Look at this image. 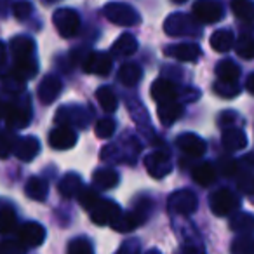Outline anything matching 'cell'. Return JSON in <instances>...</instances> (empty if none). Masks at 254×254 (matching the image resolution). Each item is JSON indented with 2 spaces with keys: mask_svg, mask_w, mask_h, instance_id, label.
<instances>
[{
  "mask_svg": "<svg viewBox=\"0 0 254 254\" xmlns=\"http://www.w3.org/2000/svg\"><path fill=\"white\" fill-rule=\"evenodd\" d=\"M4 120L7 129H12V131H19V129L28 127L30 120H32V106H30L28 96H21V98L5 105Z\"/></svg>",
  "mask_w": 254,
  "mask_h": 254,
  "instance_id": "6da1fadb",
  "label": "cell"
},
{
  "mask_svg": "<svg viewBox=\"0 0 254 254\" xmlns=\"http://www.w3.org/2000/svg\"><path fill=\"white\" fill-rule=\"evenodd\" d=\"M164 32L169 37H198L202 33V28L193 16L174 12L164 21Z\"/></svg>",
  "mask_w": 254,
  "mask_h": 254,
  "instance_id": "7a4b0ae2",
  "label": "cell"
},
{
  "mask_svg": "<svg viewBox=\"0 0 254 254\" xmlns=\"http://www.w3.org/2000/svg\"><path fill=\"white\" fill-rule=\"evenodd\" d=\"M103 14L108 21L119 26H134L139 23V14L134 7L122 2H108L103 7Z\"/></svg>",
  "mask_w": 254,
  "mask_h": 254,
  "instance_id": "3957f363",
  "label": "cell"
},
{
  "mask_svg": "<svg viewBox=\"0 0 254 254\" xmlns=\"http://www.w3.org/2000/svg\"><path fill=\"white\" fill-rule=\"evenodd\" d=\"M53 23L58 33L64 39H71L80 30V18L73 9H58L53 14Z\"/></svg>",
  "mask_w": 254,
  "mask_h": 254,
  "instance_id": "277c9868",
  "label": "cell"
},
{
  "mask_svg": "<svg viewBox=\"0 0 254 254\" xmlns=\"http://www.w3.org/2000/svg\"><path fill=\"white\" fill-rule=\"evenodd\" d=\"M191 12L198 23H216L225 16V9L218 0H197Z\"/></svg>",
  "mask_w": 254,
  "mask_h": 254,
  "instance_id": "5b68a950",
  "label": "cell"
},
{
  "mask_svg": "<svg viewBox=\"0 0 254 254\" xmlns=\"http://www.w3.org/2000/svg\"><path fill=\"white\" fill-rule=\"evenodd\" d=\"M145 167L152 178H166L173 171V159L166 150H157L145 157Z\"/></svg>",
  "mask_w": 254,
  "mask_h": 254,
  "instance_id": "8992f818",
  "label": "cell"
},
{
  "mask_svg": "<svg viewBox=\"0 0 254 254\" xmlns=\"http://www.w3.org/2000/svg\"><path fill=\"white\" fill-rule=\"evenodd\" d=\"M89 115L82 106L70 105V106H61L56 112V124L60 126L75 127V129H84L87 126Z\"/></svg>",
  "mask_w": 254,
  "mask_h": 254,
  "instance_id": "52a82bcc",
  "label": "cell"
},
{
  "mask_svg": "<svg viewBox=\"0 0 254 254\" xmlns=\"http://www.w3.org/2000/svg\"><path fill=\"white\" fill-rule=\"evenodd\" d=\"M239 197L230 190H218L211 195V211L216 216H228L239 209Z\"/></svg>",
  "mask_w": 254,
  "mask_h": 254,
  "instance_id": "ba28073f",
  "label": "cell"
},
{
  "mask_svg": "<svg viewBox=\"0 0 254 254\" xmlns=\"http://www.w3.org/2000/svg\"><path fill=\"white\" fill-rule=\"evenodd\" d=\"M18 240L26 247H39L46 240V228L37 221H26L18 228Z\"/></svg>",
  "mask_w": 254,
  "mask_h": 254,
  "instance_id": "9c48e42d",
  "label": "cell"
},
{
  "mask_svg": "<svg viewBox=\"0 0 254 254\" xmlns=\"http://www.w3.org/2000/svg\"><path fill=\"white\" fill-rule=\"evenodd\" d=\"M120 205L112 200H99L94 207L91 209V219L94 225L105 226L112 225L117 218L120 216Z\"/></svg>",
  "mask_w": 254,
  "mask_h": 254,
  "instance_id": "30bf717a",
  "label": "cell"
},
{
  "mask_svg": "<svg viewBox=\"0 0 254 254\" xmlns=\"http://www.w3.org/2000/svg\"><path fill=\"white\" fill-rule=\"evenodd\" d=\"M197 195L190 190H178L169 197V209L178 214H191L197 211Z\"/></svg>",
  "mask_w": 254,
  "mask_h": 254,
  "instance_id": "8fae6325",
  "label": "cell"
},
{
  "mask_svg": "<svg viewBox=\"0 0 254 254\" xmlns=\"http://www.w3.org/2000/svg\"><path fill=\"white\" fill-rule=\"evenodd\" d=\"M78 136L73 131V127L68 126H58L56 129L49 132V145L54 150H70L75 146Z\"/></svg>",
  "mask_w": 254,
  "mask_h": 254,
  "instance_id": "7c38bea8",
  "label": "cell"
},
{
  "mask_svg": "<svg viewBox=\"0 0 254 254\" xmlns=\"http://www.w3.org/2000/svg\"><path fill=\"white\" fill-rule=\"evenodd\" d=\"M61 89H63V82L56 77V75H47L42 78V82L39 84L37 89V96H39L40 103L44 105H51L58 99V96L61 94Z\"/></svg>",
  "mask_w": 254,
  "mask_h": 254,
  "instance_id": "4fadbf2b",
  "label": "cell"
},
{
  "mask_svg": "<svg viewBox=\"0 0 254 254\" xmlns=\"http://www.w3.org/2000/svg\"><path fill=\"white\" fill-rule=\"evenodd\" d=\"M40 152V143L37 138L33 136H23V138H18L14 141V148H12V153L16 155V159H19L21 162H30L33 160Z\"/></svg>",
  "mask_w": 254,
  "mask_h": 254,
  "instance_id": "5bb4252c",
  "label": "cell"
},
{
  "mask_svg": "<svg viewBox=\"0 0 254 254\" xmlns=\"http://www.w3.org/2000/svg\"><path fill=\"white\" fill-rule=\"evenodd\" d=\"M112 56L106 53L94 51L84 61V71L92 75H108L112 71Z\"/></svg>",
  "mask_w": 254,
  "mask_h": 254,
  "instance_id": "9a60e30c",
  "label": "cell"
},
{
  "mask_svg": "<svg viewBox=\"0 0 254 254\" xmlns=\"http://www.w3.org/2000/svg\"><path fill=\"white\" fill-rule=\"evenodd\" d=\"M166 56H171L178 61H187V63H193L200 56V47L193 42H183V44H174L164 49Z\"/></svg>",
  "mask_w": 254,
  "mask_h": 254,
  "instance_id": "2e32d148",
  "label": "cell"
},
{
  "mask_svg": "<svg viewBox=\"0 0 254 254\" xmlns=\"http://www.w3.org/2000/svg\"><path fill=\"white\" fill-rule=\"evenodd\" d=\"M178 148L190 157H202L205 153V141L193 132H185L176 138Z\"/></svg>",
  "mask_w": 254,
  "mask_h": 254,
  "instance_id": "e0dca14e",
  "label": "cell"
},
{
  "mask_svg": "<svg viewBox=\"0 0 254 254\" xmlns=\"http://www.w3.org/2000/svg\"><path fill=\"white\" fill-rule=\"evenodd\" d=\"M143 221H145V214L136 209V211L120 212V216L110 226L119 233H129V232H132V230L138 228Z\"/></svg>",
  "mask_w": 254,
  "mask_h": 254,
  "instance_id": "ac0fdd59",
  "label": "cell"
},
{
  "mask_svg": "<svg viewBox=\"0 0 254 254\" xmlns=\"http://www.w3.org/2000/svg\"><path fill=\"white\" fill-rule=\"evenodd\" d=\"M150 94L155 99L157 103H166V101H174L180 94L178 87L167 78H157L152 84V89H150Z\"/></svg>",
  "mask_w": 254,
  "mask_h": 254,
  "instance_id": "d6986e66",
  "label": "cell"
},
{
  "mask_svg": "<svg viewBox=\"0 0 254 254\" xmlns=\"http://www.w3.org/2000/svg\"><path fill=\"white\" fill-rule=\"evenodd\" d=\"M181 113H183V105L178 103L176 99H174V101L159 103V106H157L159 120H160V124L166 127L173 126V124L181 117Z\"/></svg>",
  "mask_w": 254,
  "mask_h": 254,
  "instance_id": "ffe728a7",
  "label": "cell"
},
{
  "mask_svg": "<svg viewBox=\"0 0 254 254\" xmlns=\"http://www.w3.org/2000/svg\"><path fill=\"white\" fill-rule=\"evenodd\" d=\"M11 53H12L14 61L33 58V53H35V42L26 35H18L11 40Z\"/></svg>",
  "mask_w": 254,
  "mask_h": 254,
  "instance_id": "44dd1931",
  "label": "cell"
},
{
  "mask_svg": "<svg viewBox=\"0 0 254 254\" xmlns=\"http://www.w3.org/2000/svg\"><path fill=\"white\" fill-rule=\"evenodd\" d=\"M221 143L228 152H239L247 145V138L244 131H240L237 127H225V131L221 134Z\"/></svg>",
  "mask_w": 254,
  "mask_h": 254,
  "instance_id": "7402d4cb",
  "label": "cell"
},
{
  "mask_svg": "<svg viewBox=\"0 0 254 254\" xmlns=\"http://www.w3.org/2000/svg\"><path fill=\"white\" fill-rule=\"evenodd\" d=\"M138 51V40L131 33H122L112 47V54L117 58H127Z\"/></svg>",
  "mask_w": 254,
  "mask_h": 254,
  "instance_id": "603a6c76",
  "label": "cell"
},
{
  "mask_svg": "<svg viewBox=\"0 0 254 254\" xmlns=\"http://www.w3.org/2000/svg\"><path fill=\"white\" fill-rule=\"evenodd\" d=\"M82 178L75 173H68L66 176L61 178L60 185H58V191L61 197L64 198H73L75 195H78V191L82 190Z\"/></svg>",
  "mask_w": 254,
  "mask_h": 254,
  "instance_id": "cb8c5ba5",
  "label": "cell"
},
{
  "mask_svg": "<svg viewBox=\"0 0 254 254\" xmlns=\"http://www.w3.org/2000/svg\"><path fill=\"white\" fill-rule=\"evenodd\" d=\"M25 193L28 195L32 200H37V202H42L47 198V195H49V185H47L46 180H42V178H30L28 181H26L25 185Z\"/></svg>",
  "mask_w": 254,
  "mask_h": 254,
  "instance_id": "d4e9b609",
  "label": "cell"
},
{
  "mask_svg": "<svg viewBox=\"0 0 254 254\" xmlns=\"http://www.w3.org/2000/svg\"><path fill=\"white\" fill-rule=\"evenodd\" d=\"M230 228L240 235H253L254 232V216L249 212H237L230 219Z\"/></svg>",
  "mask_w": 254,
  "mask_h": 254,
  "instance_id": "484cf974",
  "label": "cell"
},
{
  "mask_svg": "<svg viewBox=\"0 0 254 254\" xmlns=\"http://www.w3.org/2000/svg\"><path fill=\"white\" fill-rule=\"evenodd\" d=\"M141 68H139V64L136 63H126L120 66L119 70V80L120 84H124L126 87H134V85L139 84V80H141Z\"/></svg>",
  "mask_w": 254,
  "mask_h": 254,
  "instance_id": "4316f807",
  "label": "cell"
},
{
  "mask_svg": "<svg viewBox=\"0 0 254 254\" xmlns=\"http://www.w3.org/2000/svg\"><path fill=\"white\" fill-rule=\"evenodd\" d=\"M232 11L237 19L246 25H254V4L253 0H232Z\"/></svg>",
  "mask_w": 254,
  "mask_h": 254,
  "instance_id": "83f0119b",
  "label": "cell"
},
{
  "mask_svg": "<svg viewBox=\"0 0 254 254\" xmlns=\"http://www.w3.org/2000/svg\"><path fill=\"white\" fill-rule=\"evenodd\" d=\"M235 46V37L230 30H218L211 37V47L216 53H228Z\"/></svg>",
  "mask_w": 254,
  "mask_h": 254,
  "instance_id": "f1b7e54d",
  "label": "cell"
},
{
  "mask_svg": "<svg viewBox=\"0 0 254 254\" xmlns=\"http://www.w3.org/2000/svg\"><path fill=\"white\" fill-rule=\"evenodd\" d=\"M195 183H198L200 187H209L211 183H214L216 180V169L212 164H198L197 167H193V173H191Z\"/></svg>",
  "mask_w": 254,
  "mask_h": 254,
  "instance_id": "f546056e",
  "label": "cell"
},
{
  "mask_svg": "<svg viewBox=\"0 0 254 254\" xmlns=\"http://www.w3.org/2000/svg\"><path fill=\"white\" fill-rule=\"evenodd\" d=\"M216 75L218 80L223 82H237L240 77V68L237 66V63H233L232 60H223L216 66Z\"/></svg>",
  "mask_w": 254,
  "mask_h": 254,
  "instance_id": "4dcf8cb0",
  "label": "cell"
},
{
  "mask_svg": "<svg viewBox=\"0 0 254 254\" xmlns=\"http://www.w3.org/2000/svg\"><path fill=\"white\" fill-rule=\"evenodd\" d=\"M92 183L101 190H110L119 183V174L113 169H98L92 174Z\"/></svg>",
  "mask_w": 254,
  "mask_h": 254,
  "instance_id": "1f68e13d",
  "label": "cell"
},
{
  "mask_svg": "<svg viewBox=\"0 0 254 254\" xmlns=\"http://www.w3.org/2000/svg\"><path fill=\"white\" fill-rule=\"evenodd\" d=\"M16 225H18V216H16L14 209L11 205L0 207V233L7 235V233L14 232Z\"/></svg>",
  "mask_w": 254,
  "mask_h": 254,
  "instance_id": "d6a6232c",
  "label": "cell"
},
{
  "mask_svg": "<svg viewBox=\"0 0 254 254\" xmlns=\"http://www.w3.org/2000/svg\"><path fill=\"white\" fill-rule=\"evenodd\" d=\"M96 99H98L99 106L103 108V112L106 113H113L117 112V106H119V101H117V96L113 94V91L110 87H99L96 91Z\"/></svg>",
  "mask_w": 254,
  "mask_h": 254,
  "instance_id": "836d02e7",
  "label": "cell"
},
{
  "mask_svg": "<svg viewBox=\"0 0 254 254\" xmlns=\"http://www.w3.org/2000/svg\"><path fill=\"white\" fill-rule=\"evenodd\" d=\"M37 70H39V66H37V61L33 60V58L16 61V63H14V68H12V71H14L16 75H19V77H21L23 80H28V78H33V77L37 75Z\"/></svg>",
  "mask_w": 254,
  "mask_h": 254,
  "instance_id": "e575fe53",
  "label": "cell"
},
{
  "mask_svg": "<svg viewBox=\"0 0 254 254\" xmlns=\"http://www.w3.org/2000/svg\"><path fill=\"white\" fill-rule=\"evenodd\" d=\"M232 254H254V239L251 235H240L232 242Z\"/></svg>",
  "mask_w": 254,
  "mask_h": 254,
  "instance_id": "d590c367",
  "label": "cell"
},
{
  "mask_svg": "<svg viewBox=\"0 0 254 254\" xmlns=\"http://www.w3.org/2000/svg\"><path fill=\"white\" fill-rule=\"evenodd\" d=\"M214 92L219 96V98L232 99V98H237V96L240 94V87L237 85V82H223V80H218L214 84Z\"/></svg>",
  "mask_w": 254,
  "mask_h": 254,
  "instance_id": "8d00e7d4",
  "label": "cell"
},
{
  "mask_svg": "<svg viewBox=\"0 0 254 254\" xmlns=\"http://www.w3.org/2000/svg\"><path fill=\"white\" fill-rule=\"evenodd\" d=\"M25 82L19 75H16L14 71H9V73L4 75V78H2V87L5 89V91L9 92H14V94H18V92H21L23 89H25Z\"/></svg>",
  "mask_w": 254,
  "mask_h": 254,
  "instance_id": "74e56055",
  "label": "cell"
},
{
  "mask_svg": "<svg viewBox=\"0 0 254 254\" xmlns=\"http://www.w3.org/2000/svg\"><path fill=\"white\" fill-rule=\"evenodd\" d=\"M66 254H94V247H92L91 240H87L85 237H78L68 244Z\"/></svg>",
  "mask_w": 254,
  "mask_h": 254,
  "instance_id": "f35d334b",
  "label": "cell"
},
{
  "mask_svg": "<svg viewBox=\"0 0 254 254\" xmlns=\"http://www.w3.org/2000/svg\"><path fill=\"white\" fill-rule=\"evenodd\" d=\"M96 136L101 139H108L113 136V132H115V122H113V119H110V117H105V119H99L98 122H96Z\"/></svg>",
  "mask_w": 254,
  "mask_h": 254,
  "instance_id": "ab89813d",
  "label": "cell"
},
{
  "mask_svg": "<svg viewBox=\"0 0 254 254\" xmlns=\"http://www.w3.org/2000/svg\"><path fill=\"white\" fill-rule=\"evenodd\" d=\"M77 197H78V202H80V205L85 209V211H91V209L99 202L98 193H96L94 190H91V188H82V190L78 191Z\"/></svg>",
  "mask_w": 254,
  "mask_h": 254,
  "instance_id": "60d3db41",
  "label": "cell"
},
{
  "mask_svg": "<svg viewBox=\"0 0 254 254\" xmlns=\"http://www.w3.org/2000/svg\"><path fill=\"white\" fill-rule=\"evenodd\" d=\"M32 12H33V5L28 0H18V2H14V5H12V14H14V18L19 19V21L28 19L30 16H32Z\"/></svg>",
  "mask_w": 254,
  "mask_h": 254,
  "instance_id": "b9f144b4",
  "label": "cell"
},
{
  "mask_svg": "<svg viewBox=\"0 0 254 254\" xmlns=\"http://www.w3.org/2000/svg\"><path fill=\"white\" fill-rule=\"evenodd\" d=\"M235 49L240 58L251 60V58H254V39H251V37H240Z\"/></svg>",
  "mask_w": 254,
  "mask_h": 254,
  "instance_id": "7bdbcfd3",
  "label": "cell"
},
{
  "mask_svg": "<svg viewBox=\"0 0 254 254\" xmlns=\"http://www.w3.org/2000/svg\"><path fill=\"white\" fill-rule=\"evenodd\" d=\"M14 136L11 132L0 131V159H7L14 148Z\"/></svg>",
  "mask_w": 254,
  "mask_h": 254,
  "instance_id": "ee69618b",
  "label": "cell"
},
{
  "mask_svg": "<svg viewBox=\"0 0 254 254\" xmlns=\"http://www.w3.org/2000/svg\"><path fill=\"white\" fill-rule=\"evenodd\" d=\"M0 254H26V247L19 240H5L0 244Z\"/></svg>",
  "mask_w": 254,
  "mask_h": 254,
  "instance_id": "f6af8a7d",
  "label": "cell"
},
{
  "mask_svg": "<svg viewBox=\"0 0 254 254\" xmlns=\"http://www.w3.org/2000/svg\"><path fill=\"white\" fill-rule=\"evenodd\" d=\"M141 253V246H139V240L138 239H131V240H126V242L120 246L119 253L117 254H139Z\"/></svg>",
  "mask_w": 254,
  "mask_h": 254,
  "instance_id": "bcb514c9",
  "label": "cell"
},
{
  "mask_svg": "<svg viewBox=\"0 0 254 254\" xmlns=\"http://www.w3.org/2000/svg\"><path fill=\"white\" fill-rule=\"evenodd\" d=\"M221 167H223V174H226V176H232L233 173H235V169H237V164L233 162L232 159H223L221 160Z\"/></svg>",
  "mask_w": 254,
  "mask_h": 254,
  "instance_id": "7dc6e473",
  "label": "cell"
},
{
  "mask_svg": "<svg viewBox=\"0 0 254 254\" xmlns=\"http://www.w3.org/2000/svg\"><path fill=\"white\" fill-rule=\"evenodd\" d=\"M235 115L237 113L235 112H223L221 115H219V126H223V127H226V124H232L233 120H235Z\"/></svg>",
  "mask_w": 254,
  "mask_h": 254,
  "instance_id": "c3c4849f",
  "label": "cell"
},
{
  "mask_svg": "<svg viewBox=\"0 0 254 254\" xmlns=\"http://www.w3.org/2000/svg\"><path fill=\"white\" fill-rule=\"evenodd\" d=\"M180 254H204V251L198 246H183Z\"/></svg>",
  "mask_w": 254,
  "mask_h": 254,
  "instance_id": "681fc988",
  "label": "cell"
},
{
  "mask_svg": "<svg viewBox=\"0 0 254 254\" xmlns=\"http://www.w3.org/2000/svg\"><path fill=\"white\" fill-rule=\"evenodd\" d=\"M246 89L251 92V94L254 96V73H251L249 77H247V80H246Z\"/></svg>",
  "mask_w": 254,
  "mask_h": 254,
  "instance_id": "f907efd6",
  "label": "cell"
},
{
  "mask_svg": "<svg viewBox=\"0 0 254 254\" xmlns=\"http://www.w3.org/2000/svg\"><path fill=\"white\" fill-rule=\"evenodd\" d=\"M5 60H7V49H5L4 44L0 42V66L5 63Z\"/></svg>",
  "mask_w": 254,
  "mask_h": 254,
  "instance_id": "816d5d0a",
  "label": "cell"
},
{
  "mask_svg": "<svg viewBox=\"0 0 254 254\" xmlns=\"http://www.w3.org/2000/svg\"><path fill=\"white\" fill-rule=\"evenodd\" d=\"M5 115V103H0V120L4 119Z\"/></svg>",
  "mask_w": 254,
  "mask_h": 254,
  "instance_id": "f5cc1de1",
  "label": "cell"
},
{
  "mask_svg": "<svg viewBox=\"0 0 254 254\" xmlns=\"http://www.w3.org/2000/svg\"><path fill=\"white\" fill-rule=\"evenodd\" d=\"M145 254H162L160 251H157V249H150V251H146Z\"/></svg>",
  "mask_w": 254,
  "mask_h": 254,
  "instance_id": "db71d44e",
  "label": "cell"
},
{
  "mask_svg": "<svg viewBox=\"0 0 254 254\" xmlns=\"http://www.w3.org/2000/svg\"><path fill=\"white\" fill-rule=\"evenodd\" d=\"M174 4H185V2H187V0H173Z\"/></svg>",
  "mask_w": 254,
  "mask_h": 254,
  "instance_id": "11a10c76",
  "label": "cell"
},
{
  "mask_svg": "<svg viewBox=\"0 0 254 254\" xmlns=\"http://www.w3.org/2000/svg\"><path fill=\"white\" fill-rule=\"evenodd\" d=\"M251 187H253V190H251V191H254V178H253V183H251Z\"/></svg>",
  "mask_w": 254,
  "mask_h": 254,
  "instance_id": "9f6ffc18",
  "label": "cell"
}]
</instances>
